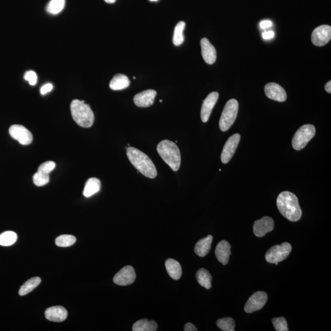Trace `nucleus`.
Segmentation results:
<instances>
[{
    "label": "nucleus",
    "mask_w": 331,
    "mask_h": 331,
    "mask_svg": "<svg viewBox=\"0 0 331 331\" xmlns=\"http://www.w3.org/2000/svg\"><path fill=\"white\" fill-rule=\"evenodd\" d=\"M260 27L262 28V29H268V28L271 27L272 23L271 21L264 20L262 21V22L260 23Z\"/></svg>",
    "instance_id": "obj_37"
},
{
    "label": "nucleus",
    "mask_w": 331,
    "mask_h": 331,
    "mask_svg": "<svg viewBox=\"0 0 331 331\" xmlns=\"http://www.w3.org/2000/svg\"><path fill=\"white\" fill-rule=\"evenodd\" d=\"M65 6V0H50L47 6L46 10L49 13L57 15L61 13Z\"/></svg>",
    "instance_id": "obj_29"
},
{
    "label": "nucleus",
    "mask_w": 331,
    "mask_h": 331,
    "mask_svg": "<svg viewBox=\"0 0 331 331\" xmlns=\"http://www.w3.org/2000/svg\"><path fill=\"white\" fill-rule=\"evenodd\" d=\"M50 174L44 173L40 171L36 172L33 177V181L36 186H42L46 185L50 182Z\"/></svg>",
    "instance_id": "obj_32"
},
{
    "label": "nucleus",
    "mask_w": 331,
    "mask_h": 331,
    "mask_svg": "<svg viewBox=\"0 0 331 331\" xmlns=\"http://www.w3.org/2000/svg\"><path fill=\"white\" fill-rule=\"evenodd\" d=\"M107 3H115L116 0H104Z\"/></svg>",
    "instance_id": "obj_41"
},
{
    "label": "nucleus",
    "mask_w": 331,
    "mask_h": 331,
    "mask_svg": "<svg viewBox=\"0 0 331 331\" xmlns=\"http://www.w3.org/2000/svg\"><path fill=\"white\" fill-rule=\"evenodd\" d=\"M130 85V81L127 76L117 74L111 81L109 87L113 90H121L128 88Z\"/></svg>",
    "instance_id": "obj_22"
},
{
    "label": "nucleus",
    "mask_w": 331,
    "mask_h": 331,
    "mask_svg": "<svg viewBox=\"0 0 331 331\" xmlns=\"http://www.w3.org/2000/svg\"><path fill=\"white\" fill-rule=\"evenodd\" d=\"M184 331H197V328L195 326L193 325L192 323H186L184 327Z\"/></svg>",
    "instance_id": "obj_39"
},
{
    "label": "nucleus",
    "mask_w": 331,
    "mask_h": 331,
    "mask_svg": "<svg viewBox=\"0 0 331 331\" xmlns=\"http://www.w3.org/2000/svg\"><path fill=\"white\" fill-rule=\"evenodd\" d=\"M239 111V102L236 99L229 100L221 114L219 127L222 132H227L234 124Z\"/></svg>",
    "instance_id": "obj_5"
},
{
    "label": "nucleus",
    "mask_w": 331,
    "mask_h": 331,
    "mask_svg": "<svg viewBox=\"0 0 331 331\" xmlns=\"http://www.w3.org/2000/svg\"><path fill=\"white\" fill-rule=\"evenodd\" d=\"M216 325L223 331H235V321L231 317L220 319L216 321Z\"/></svg>",
    "instance_id": "obj_31"
},
{
    "label": "nucleus",
    "mask_w": 331,
    "mask_h": 331,
    "mask_svg": "<svg viewBox=\"0 0 331 331\" xmlns=\"http://www.w3.org/2000/svg\"><path fill=\"white\" fill-rule=\"evenodd\" d=\"M197 281L200 286L209 290L212 288V276L208 270L204 268L198 270L196 274Z\"/></svg>",
    "instance_id": "obj_25"
},
{
    "label": "nucleus",
    "mask_w": 331,
    "mask_h": 331,
    "mask_svg": "<svg viewBox=\"0 0 331 331\" xmlns=\"http://www.w3.org/2000/svg\"><path fill=\"white\" fill-rule=\"evenodd\" d=\"M151 1H157L158 0H150Z\"/></svg>",
    "instance_id": "obj_42"
},
{
    "label": "nucleus",
    "mask_w": 331,
    "mask_h": 331,
    "mask_svg": "<svg viewBox=\"0 0 331 331\" xmlns=\"http://www.w3.org/2000/svg\"><path fill=\"white\" fill-rule=\"evenodd\" d=\"M158 325L156 321L149 320L148 319H142L136 321L132 326L133 331H156Z\"/></svg>",
    "instance_id": "obj_24"
},
{
    "label": "nucleus",
    "mask_w": 331,
    "mask_h": 331,
    "mask_svg": "<svg viewBox=\"0 0 331 331\" xmlns=\"http://www.w3.org/2000/svg\"><path fill=\"white\" fill-rule=\"evenodd\" d=\"M76 241L75 237L72 235L64 234L60 235L55 239V244L60 247H67L73 246Z\"/></svg>",
    "instance_id": "obj_30"
},
{
    "label": "nucleus",
    "mask_w": 331,
    "mask_h": 331,
    "mask_svg": "<svg viewBox=\"0 0 331 331\" xmlns=\"http://www.w3.org/2000/svg\"><path fill=\"white\" fill-rule=\"evenodd\" d=\"M277 206L281 215L290 221L295 222L301 218L302 210L297 196L293 193L286 191L280 193Z\"/></svg>",
    "instance_id": "obj_1"
},
{
    "label": "nucleus",
    "mask_w": 331,
    "mask_h": 331,
    "mask_svg": "<svg viewBox=\"0 0 331 331\" xmlns=\"http://www.w3.org/2000/svg\"><path fill=\"white\" fill-rule=\"evenodd\" d=\"M157 94L154 90H147L137 93L134 97V104L139 108H148L154 103Z\"/></svg>",
    "instance_id": "obj_16"
},
{
    "label": "nucleus",
    "mask_w": 331,
    "mask_h": 331,
    "mask_svg": "<svg viewBox=\"0 0 331 331\" xmlns=\"http://www.w3.org/2000/svg\"><path fill=\"white\" fill-rule=\"evenodd\" d=\"M55 166L56 165L54 162L52 161H49L39 166L38 171L50 174L55 169Z\"/></svg>",
    "instance_id": "obj_34"
},
{
    "label": "nucleus",
    "mask_w": 331,
    "mask_h": 331,
    "mask_svg": "<svg viewBox=\"0 0 331 331\" xmlns=\"http://www.w3.org/2000/svg\"><path fill=\"white\" fill-rule=\"evenodd\" d=\"M231 245L227 241H221L216 246L215 255L219 262L223 265H227L229 262L230 256L232 254Z\"/></svg>",
    "instance_id": "obj_19"
},
{
    "label": "nucleus",
    "mask_w": 331,
    "mask_h": 331,
    "mask_svg": "<svg viewBox=\"0 0 331 331\" xmlns=\"http://www.w3.org/2000/svg\"><path fill=\"white\" fill-rule=\"evenodd\" d=\"M157 149L158 154L172 171H178L181 165V155L176 143L169 140H163L158 144Z\"/></svg>",
    "instance_id": "obj_3"
},
{
    "label": "nucleus",
    "mask_w": 331,
    "mask_h": 331,
    "mask_svg": "<svg viewBox=\"0 0 331 331\" xmlns=\"http://www.w3.org/2000/svg\"><path fill=\"white\" fill-rule=\"evenodd\" d=\"M325 90L329 93H331V81H329L325 85Z\"/></svg>",
    "instance_id": "obj_40"
},
{
    "label": "nucleus",
    "mask_w": 331,
    "mask_h": 331,
    "mask_svg": "<svg viewBox=\"0 0 331 331\" xmlns=\"http://www.w3.org/2000/svg\"><path fill=\"white\" fill-rule=\"evenodd\" d=\"M272 324L277 331H288V323L284 317L275 318L272 320Z\"/></svg>",
    "instance_id": "obj_33"
},
{
    "label": "nucleus",
    "mask_w": 331,
    "mask_h": 331,
    "mask_svg": "<svg viewBox=\"0 0 331 331\" xmlns=\"http://www.w3.org/2000/svg\"><path fill=\"white\" fill-rule=\"evenodd\" d=\"M316 130L313 125L302 126L294 136L292 141L293 148L296 150H300L305 148L309 142L315 135Z\"/></svg>",
    "instance_id": "obj_6"
},
{
    "label": "nucleus",
    "mask_w": 331,
    "mask_h": 331,
    "mask_svg": "<svg viewBox=\"0 0 331 331\" xmlns=\"http://www.w3.org/2000/svg\"><path fill=\"white\" fill-rule=\"evenodd\" d=\"M12 138L16 140L23 146H27L33 141V135L26 128L20 125H12L9 130Z\"/></svg>",
    "instance_id": "obj_9"
},
{
    "label": "nucleus",
    "mask_w": 331,
    "mask_h": 331,
    "mask_svg": "<svg viewBox=\"0 0 331 331\" xmlns=\"http://www.w3.org/2000/svg\"><path fill=\"white\" fill-rule=\"evenodd\" d=\"M53 89V85L52 83H48L43 86L41 88V93L42 95H46L47 93L50 92Z\"/></svg>",
    "instance_id": "obj_36"
},
{
    "label": "nucleus",
    "mask_w": 331,
    "mask_h": 331,
    "mask_svg": "<svg viewBox=\"0 0 331 331\" xmlns=\"http://www.w3.org/2000/svg\"><path fill=\"white\" fill-rule=\"evenodd\" d=\"M241 140V136L239 134H234L229 137L226 142L221 155V162L224 164H227L234 156L236 150L237 146Z\"/></svg>",
    "instance_id": "obj_11"
},
{
    "label": "nucleus",
    "mask_w": 331,
    "mask_h": 331,
    "mask_svg": "<svg viewBox=\"0 0 331 331\" xmlns=\"http://www.w3.org/2000/svg\"><path fill=\"white\" fill-rule=\"evenodd\" d=\"M265 94L269 99L279 102H284L287 99L285 90L276 83H270L265 85Z\"/></svg>",
    "instance_id": "obj_15"
},
{
    "label": "nucleus",
    "mask_w": 331,
    "mask_h": 331,
    "mask_svg": "<svg viewBox=\"0 0 331 331\" xmlns=\"http://www.w3.org/2000/svg\"><path fill=\"white\" fill-rule=\"evenodd\" d=\"M128 159L137 171L144 176L154 179L157 176V170L152 161L143 151L132 147L127 149Z\"/></svg>",
    "instance_id": "obj_2"
},
{
    "label": "nucleus",
    "mask_w": 331,
    "mask_h": 331,
    "mask_svg": "<svg viewBox=\"0 0 331 331\" xmlns=\"http://www.w3.org/2000/svg\"><path fill=\"white\" fill-rule=\"evenodd\" d=\"M17 235L16 232L8 231L0 234V246H11L17 241Z\"/></svg>",
    "instance_id": "obj_28"
},
{
    "label": "nucleus",
    "mask_w": 331,
    "mask_h": 331,
    "mask_svg": "<svg viewBox=\"0 0 331 331\" xmlns=\"http://www.w3.org/2000/svg\"><path fill=\"white\" fill-rule=\"evenodd\" d=\"M268 297L264 291H257L251 295L245 305V312L248 314L260 311L267 301Z\"/></svg>",
    "instance_id": "obj_8"
},
{
    "label": "nucleus",
    "mask_w": 331,
    "mask_h": 331,
    "mask_svg": "<svg viewBox=\"0 0 331 331\" xmlns=\"http://www.w3.org/2000/svg\"><path fill=\"white\" fill-rule=\"evenodd\" d=\"M331 39V27L323 25L316 27L312 32V42L314 46L321 47L326 45Z\"/></svg>",
    "instance_id": "obj_10"
},
{
    "label": "nucleus",
    "mask_w": 331,
    "mask_h": 331,
    "mask_svg": "<svg viewBox=\"0 0 331 331\" xmlns=\"http://www.w3.org/2000/svg\"><path fill=\"white\" fill-rule=\"evenodd\" d=\"M45 316L47 320L53 322H62L66 320L67 312L64 307L53 306L46 309Z\"/></svg>",
    "instance_id": "obj_18"
},
{
    "label": "nucleus",
    "mask_w": 331,
    "mask_h": 331,
    "mask_svg": "<svg viewBox=\"0 0 331 331\" xmlns=\"http://www.w3.org/2000/svg\"><path fill=\"white\" fill-rule=\"evenodd\" d=\"M101 188V182L97 178H90L85 183L83 194L86 198L92 197L99 192Z\"/></svg>",
    "instance_id": "obj_23"
},
{
    "label": "nucleus",
    "mask_w": 331,
    "mask_h": 331,
    "mask_svg": "<svg viewBox=\"0 0 331 331\" xmlns=\"http://www.w3.org/2000/svg\"><path fill=\"white\" fill-rule=\"evenodd\" d=\"M274 32L273 31H268L263 33V37L265 39H268L273 38L274 37Z\"/></svg>",
    "instance_id": "obj_38"
},
{
    "label": "nucleus",
    "mask_w": 331,
    "mask_h": 331,
    "mask_svg": "<svg viewBox=\"0 0 331 331\" xmlns=\"http://www.w3.org/2000/svg\"><path fill=\"white\" fill-rule=\"evenodd\" d=\"M71 113L73 119L78 125L83 128H90L95 121V116L89 105L84 101L74 99L71 102Z\"/></svg>",
    "instance_id": "obj_4"
},
{
    "label": "nucleus",
    "mask_w": 331,
    "mask_h": 331,
    "mask_svg": "<svg viewBox=\"0 0 331 331\" xmlns=\"http://www.w3.org/2000/svg\"><path fill=\"white\" fill-rule=\"evenodd\" d=\"M136 272L132 265H127L115 275L113 281L116 285L127 286L131 285L136 279Z\"/></svg>",
    "instance_id": "obj_12"
},
{
    "label": "nucleus",
    "mask_w": 331,
    "mask_h": 331,
    "mask_svg": "<svg viewBox=\"0 0 331 331\" xmlns=\"http://www.w3.org/2000/svg\"><path fill=\"white\" fill-rule=\"evenodd\" d=\"M202 57L205 62L209 65L214 64L216 60V52L215 47L210 43L208 39L202 38L200 41Z\"/></svg>",
    "instance_id": "obj_17"
},
{
    "label": "nucleus",
    "mask_w": 331,
    "mask_h": 331,
    "mask_svg": "<svg viewBox=\"0 0 331 331\" xmlns=\"http://www.w3.org/2000/svg\"><path fill=\"white\" fill-rule=\"evenodd\" d=\"M218 98V93L214 92L210 93L205 99L203 104L202 105L201 111H200V118H201L202 122L206 123L209 120L212 111L213 110L214 106H215Z\"/></svg>",
    "instance_id": "obj_13"
},
{
    "label": "nucleus",
    "mask_w": 331,
    "mask_h": 331,
    "mask_svg": "<svg viewBox=\"0 0 331 331\" xmlns=\"http://www.w3.org/2000/svg\"><path fill=\"white\" fill-rule=\"evenodd\" d=\"M213 241L212 235H207L206 237L199 240L196 244L195 252L200 257H204L209 253L211 248V245Z\"/></svg>",
    "instance_id": "obj_20"
},
{
    "label": "nucleus",
    "mask_w": 331,
    "mask_h": 331,
    "mask_svg": "<svg viewBox=\"0 0 331 331\" xmlns=\"http://www.w3.org/2000/svg\"><path fill=\"white\" fill-rule=\"evenodd\" d=\"M165 266L166 268L167 273L169 276L174 280L180 279L182 274V270L180 263L173 259H167L165 262Z\"/></svg>",
    "instance_id": "obj_21"
},
{
    "label": "nucleus",
    "mask_w": 331,
    "mask_h": 331,
    "mask_svg": "<svg viewBox=\"0 0 331 331\" xmlns=\"http://www.w3.org/2000/svg\"><path fill=\"white\" fill-rule=\"evenodd\" d=\"M274 221L269 216L265 217L255 221L253 225V232L256 236L262 237L265 236L267 233L271 232L274 230Z\"/></svg>",
    "instance_id": "obj_14"
},
{
    "label": "nucleus",
    "mask_w": 331,
    "mask_h": 331,
    "mask_svg": "<svg viewBox=\"0 0 331 331\" xmlns=\"http://www.w3.org/2000/svg\"><path fill=\"white\" fill-rule=\"evenodd\" d=\"M41 281V279L39 277H33L29 279L21 286L18 294L22 297L28 295L36 288L40 284Z\"/></svg>",
    "instance_id": "obj_26"
},
{
    "label": "nucleus",
    "mask_w": 331,
    "mask_h": 331,
    "mask_svg": "<svg viewBox=\"0 0 331 331\" xmlns=\"http://www.w3.org/2000/svg\"><path fill=\"white\" fill-rule=\"evenodd\" d=\"M24 79L27 81H29L30 85L33 86L36 84L37 81H38V76H37V74L34 71H29L25 74Z\"/></svg>",
    "instance_id": "obj_35"
},
{
    "label": "nucleus",
    "mask_w": 331,
    "mask_h": 331,
    "mask_svg": "<svg viewBox=\"0 0 331 331\" xmlns=\"http://www.w3.org/2000/svg\"><path fill=\"white\" fill-rule=\"evenodd\" d=\"M292 247L288 242H284L281 245H277L271 247L265 254V258L267 262L271 264L278 265L280 262H283L288 257Z\"/></svg>",
    "instance_id": "obj_7"
},
{
    "label": "nucleus",
    "mask_w": 331,
    "mask_h": 331,
    "mask_svg": "<svg viewBox=\"0 0 331 331\" xmlns=\"http://www.w3.org/2000/svg\"><path fill=\"white\" fill-rule=\"evenodd\" d=\"M186 26L185 22L181 21L176 25L175 27L173 43L176 46H181L184 42L183 30Z\"/></svg>",
    "instance_id": "obj_27"
}]
</instances>
